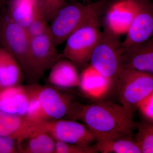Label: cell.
I'll use <instances>...</instances> for the list:
<instances>
[{"instance_id": "obj_11", "label": "cell", "mask_w": 153, "mask_h": 153, "mask_svg": "<svg viewBox=\"0 0 153 153\" xmlns=\"http://www.w3.org/2000/svg\"><path fill=\"white\" fill-rule=\"evenodd\" d=\"M133 0H117L110 6L105 17V29L118 36L126 34L134 16Z\"/></svg>"}, {"instance_id": "obj_16", "label": "cell", "mask_w": 153, "mask_h": 153, "mask_svg": "<svg viewBox=\"0 0 153 153\" xmlns=\"http://www.w3.org/2000/svg\"><path fill=\"white\" fill-rule=\"evenodd\" d=\"M49 81L51 84L60 88L79 87L78 69L70 60L62 58L50 69Z\"/></svg>"}, {"instance_id": "obj_5", "label": "cell", "mask_w": 153, "mask_h": 153, "mask_svg": "<svg viewBox=\"0 0 153 153\" xmlns=\"http://www.w3.org/2000/svg\"><path fill=\"white\" fill-rule=\"evenodd\" d=\"M123 50L120 36L105 29L91 56L90 65L114 85L122 69Z\"/></svg>"}, {"instance_id": "obj_1", "label": "cell", "mask_w": 153, "mask_h": 153, "mask_svg": "<svg viewBox=\"0 0 153 153\" xmlns=\"http://www.w3.org/2000/svg\"><path fill=\"white\" fill-rule=\"evenodd\" d=\"M72 117L82 120L96 141L131 137L134 128L133 114L122 105L108 101L76 105Z\"/></svg>"}, {"instance_id": "obj_15", "label": "cell", "mask_w": 153, "mask_h": 153, "mask_svg": "<svg viewBox=\"0 0 153 153\" xmlns=\"http://www.w3.org/2000/svg\"><path fill=\"white\" fill-rule=\"evenodd\" d=\"M19 153H54L55 140L44 132L34 129L17 140Z\"/></svg>"}, {"instance_id": "obj_22", "label": "cell", "mask_w": 153, "mask_h": 153, "mask_svg": "<svg viewBox=\"0 0 153 153\" xmlns=\"http://www.w3.org/2000/svg\"><path fill=\"white\" fill-rule=\"evenodd\" d=\"M136 141L141 153H153V123L147 121L137 125Z\"/></svg>"}, {"instance_id": "obj_10", "label": "cell", "mask_w": 153, "mask_h": 153, "mask_svg": "<svg viewBox=\"0 0 153 153\" xmlns=\"http://www.w3.org/2000/svg\"><path fill=\"white\" fill-rule=\"evenodd\" d=\"M121 64L122 68L153 75V35L142 43L123 48Z\"/></svg>"}, {"instance_id": "obj_7", "label": "cell", "mask_w": 153, "mask_h": 153, "mask_svg": "<svg viewBox=\"0 0 153 153\" xmlns=\"http://www.w3.org/2000/svg\"><path fill=\"white\" fill-rule=\"evenodd\" d=\"M34 129L48 134L55 141L68 143L90 146L96 138L87 126L74 120H47L35 124Z\"/></svg>"}, {"instance_id": "obj_19", "label": "cell", "mask_w": 153, "mask_h": 153, "mask_svg": "<svg viewBox=\"0 0 153 153\" xmlns=\"http://www.w3.org/2000/svg\"><path fill=\"white\" fill-rule=\"evenodd\" d=\"M7 11L10 18L21 27L27 29L35 12L34 0H10Z\"/></svg>"}, {"instance_id": "obj_21", "label": "cell", "mask_w": 153, "mask_h": 153, "mask_svg": "<svg viewBox=\"0 0 153 153\" xmlns=\"http://www.w3.org/2000/svg\"><path fill=\"white\" fill-rule=\"evenodd\" d=\"M39 86L37 83L29 85L30 99L27 110L24 117L26 119L34 123L48 120L38 97Z\"/></svg>"}, {"instance_id": "obj_4", "label": "cell", "mask_w": 153, "mask_h": 153, "mask_svg": "<svg viewBox=\"0 0 153 153\" xmlns=\"http://www.w3.org/2000/svg\"><path fill=\"white\" fill-rule=\"evenodd\" d=\"M106 0L83 4L75 2L64 5L51 22L48 33L56 47L66 42L73 32L92 13L106 4Z\"/></svg>"}, {"instance_id": "obj_29", "label": "cell", "mask_w": 153, "mask_h": 153, "mask_svg": "<svg viewBox=\"0 0 153 153\" xmlns=\"http://www.w3.org/2000/svg\"><path fill=\"white\" fill-rule=\"evenodd\" d=\"M151 1H152V2H153V0H151Z\"/></svg>"}, {"instance_id": "obj_18", "label": "cell", "mask_w": 153, "mask_h": 153, "mask_svg": "<svg viewBox=\"0 0 153 153\" xmlns=\"http://www.w3.org/2000/svg\"><path fill=\"white\" fill-rule=\"evenodd\" d=\"M35 124L24 117L0 111V136L17 141L32 130Z\"/></svg>"}, {"instance_id": "obj_25", "label": "cell", "mask_w": 153, "mask_h": 153, "mask_svg": "<svg viewBox=\"0 0 153 153\" xmlns=\"http://www.w3.org/2000/svg\"><path fill=\"white\" fill-rule=\"evenodd\" d=\"M45 17L35 6V12L32 22L26 29L29 37H34L46 33L48 30L49 26Z\"/></svg>"}, {"instance_id": "obj_14", "label": "cell", "mask_w": 153, "mask_h": 153, "mask_svg": "<svg viewBox=\"0 0 153 153\" xmlns=\"http://www.w3.org/2000/svg\"><path fill=\"white\" fill-rule=\"evenodd\" d=\"M79 87L89 98L100 99L109 92L114 85L91 65L85 67L79 75Z\"/></svg>"}, {"instance_id": "obj_24", "label": "cell", "mask_w": 153, "mask_h": 153, "mask_svg": "<svg viewBox=\"0 0 153 153\" xmlns=\"http://www.w3.org/2000/svg\"><path fill=\"white\" fill-rule=\"evenodd\" d=\"M96 146H81L56 141L54 153H97Z\"/></svg>"}, {"instance_id": "obj_13", "label": "cell", "mask_w": 153, "mask_h": 153, "mask_svg": "<svg viewBox=\"0 0 153 153\" xmlns=\"http://www.w3.org/2000/svg\"><path fill=\"white\" fill-rule=\"evenodd\" d=\"M29 99V86L19 85L0 89V111L24 117Z\"/></svg>"}, {"instance_id": "obj_17", "label": "cell", "mask_w": 153, "mask_h": 153, "mask_svg": "<svg viewBox=\"0 0 153 153\" xmlns=\"http://www.w3.org/2000/svg\"><path fill=\"white\" fill-rule=\"evenodd\" d=\"M24 76L17 60L0 47V89L19 85Z\"/></svg>"}, {"instance_id": "obj_3", "label": "cell", "mask_w": 153, "mask_h": 153, "mask_svg": "<svg viewBox=\"0 0 153 153\" xmlns=\"http://www.w3.org/2000/svg\"><path fill=\"white\" fill-rule=\"evenodd\" d=\"M102 8L92 13L66 41L63 57L71 61L78 69L85 68L90 62L91 54L101 38L100 17Z\"/></svg>"}, {"instance_id": "obj_6", "label": "cell", "mask_w": 153, "mask_h": 153, "mask_svg": "<svg viewBox=\"0 0 153 153\" xmlns=\"http://www.w3.org/2000/svg\"><path fill=\"white\" fill-rule=\"evenodd\" d=\"M116 84L122 105L133 114L140 102L153 91V75L122 68Z\"/></svg>"}, {"instance_id": "obj_27", "label": "cell", "mask_w": 153, "mask_h": 153, "mask_svg": "<svg viewBox=\"0 0 153 153\" xmlns=\"http://www.w3.org/2000/svg\"><path fill=\"white\" fill-rule=\"evenodd\" d=\"M19 153L16 140L0 136V153Z\"/></svg>"}, {"instance_id": "obj_28", "label": "cell", "mask_w": 153, "mask_h": 153, "mask_svg": "<svg viewBox=\"0 0 153 153\" xmlns=\"http://www.w3.org/2000/svg\"><path fill=\"white\" fill-rule=\"evenodd\" d=\"M10 0H0V6L2 7L6 3L8 2Z\"/></svg>"}, {"instance_id": "obj_20", "label": "cell", "mask_w": 153, "mask_h": 153, "mask_svg": "<svg viewBox=\"0 0 153 153\" xmlns=\"http://www.w3.org/2000/svg\"><path fill=\"white\" fill-rule=\"evenodd\" d=\"M99 152L102 153H141L135 140L131 137L96 142Z\"/></svg>"}, {"instance_id": "obj_9", "label": "cell", "mask_w": 153, "mask_h": 153, "mask_svg": "<svg viewBox=\"0 0 153 153\" xmlns=\"http://www.w3.org/2000/svg\"><path fill=\"white\" fill-rule=\"evenodd\" d=\"M30 52L34 65L41 77L47 70L63 57L59 53L48 31L30 38Z\"/></svg>"}, {"instance_id": "obj_26", "label": "cell", "mask_w": 153, "mask_h": 153, "mask_svg": "<svg viewBox=\"0 0 153 153\" xmlns=\"http://www.w3.org/2000/svg\"><path fill=\"white\" fill-rule=\"evenodd\" d=\"M145 120L153 123V91L137 107Z\"/></svg>"}, {"instance_id": "obj_8", "label": "cell", "mask_w": 153, "mask_h": 153, "mask_svg": "<svg viewBox=\"0 0 153 153\" xmlns=\"http://www.w3.org/2000/svg\"><path fill=\"white\" fill-rule=\"evenodd\" d=\"M134 16L132 22L122 42L127 48L146 41L153 35V2L151 0H133Z\"/></svg>"}, {"instance_id": "obj_2", "label": "cell", "mask_w": 153, "mask_h": 153, "mask_svg": "<svg viewBox=\"0 0 153 153\" xmlns=\"http://www.w3.org/2000/svg\"><path fill=\"white\" fill-rule=\"evenodd\" d=\"M30 38L26 29L14 22L7 12L0 15V47L13 56L24 76L30 84L41 78L34 65L30 46Z\"/></svg>"}, {"instance_id": "obj_12", "label": "cell", "mask_w": 153, "mask_h": 153, "mask_svg": "<svg viewBox=\"0 0 153 153\" xmlns=\"http://www.w3.org/2000/svg\"><path fill=\"white\" fill-rule=\"evenodd\" d=\"M38 96L48 120L61 119L67 115H71L74 105L55 88L40 86Z\"/></svg>"}, {"instance_id": "obj_23", "label": "cell", "mask_w": 153, "mask_h": 153, "mask_svg": "<svg viewBox=\"0 0 153 153\" xmlns=\"http://www.w3.org/2000/svg\"><path fill=\"white\" fill-rule=\"evenodd\" d=\"M66 0H34L38 10L43 14L48 23L52 21L58 11L65 4Z\"/></svg>"}]
</instances>
